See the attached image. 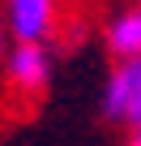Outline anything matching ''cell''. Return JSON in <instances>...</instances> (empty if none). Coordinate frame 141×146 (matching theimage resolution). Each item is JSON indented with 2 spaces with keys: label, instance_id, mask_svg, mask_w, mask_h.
I'll list each match as a JSON object with an SVG mask.
<instances>
[{
  "label": "cell",
  "instance_id": "1",
  "mask_svg": "<svg viewBox=\"0 0 141 146\" xmlns=\"http://www.w3.org/2000/svg\"><path fill=\"white\" fill-rule=\"evenodd\" d=\"M103 116L128 129H141V56L120 60L103 86Z\"/></svg>",
  "mask_w": 141,
  "mask_h": 146
},
{
  "label": "cell",
  "instance_id": "2",
  "mask_svg": "<svg viewBox=\"0 0 141 146\" xmlns=\"http://www.w3.org/2000/svg\"><path fill=\"white\" fill-rule=\"evenodd\" d=\"M60 22V0H5V30L17 43H47Z\"/></svg>",
  "mask_w": 141,
  "mask_h": 146
},
{
  "label": "cell",
  "instance_id": "3",
  "mask_svg": "<svg viewBox=\"0 0 141 146\" xmlns=\"http://www.w3.org/2000/svg\"><path fill=\"white\" fill-rule=\"evenodd\" d=\"M5 78L22 95H43V86L51 82V52H47V43H13V52L5 56Z\"/></svg>",
  "mask_w": 141,
  "mask_h": 146
},
{
  "label": "cell",
  "instance_id": "4",
  "mask_svg": "<svg viewBox=\"0 0 141 146\" xmlns=\"http://www.w3.org/2000/svg\"><path fill=\"white\" fill-rule=\"evenodd\" d=\"M107 47H111L120 60L141 56V5L120 9V13L107 22Z\"/></svg>",
  "mask_w": 141,
  "mask_h": 146
},
{
  "label": "cell",
  "instance_id": "5",
  "mask_svg": "<svg viewBox=\"0 0 141 146\" xmlns=\"http://www.w3.org/2000/svg\"><path fill=\"white\" fill-rule=\"evenodd\" d=\"M128 146H141V129H132V137H128Z\"/></svg>",
  "mask_w": 141,
  "mask_h": 146
},
{
  "label": "cell",
  "instance_id": "6",
  "mask_svg": "<svg viewBox=\"0 0 141 146\" xmlns=\"http://www.w3.org/2000/svg\"><path fill=\"white\" fill-rule=\"evenodd\" d=\"M0 56H5V26H0Z\"/></svg>",
  "mask_w": 141,
  "mask_h": 146
}]
</instances>
